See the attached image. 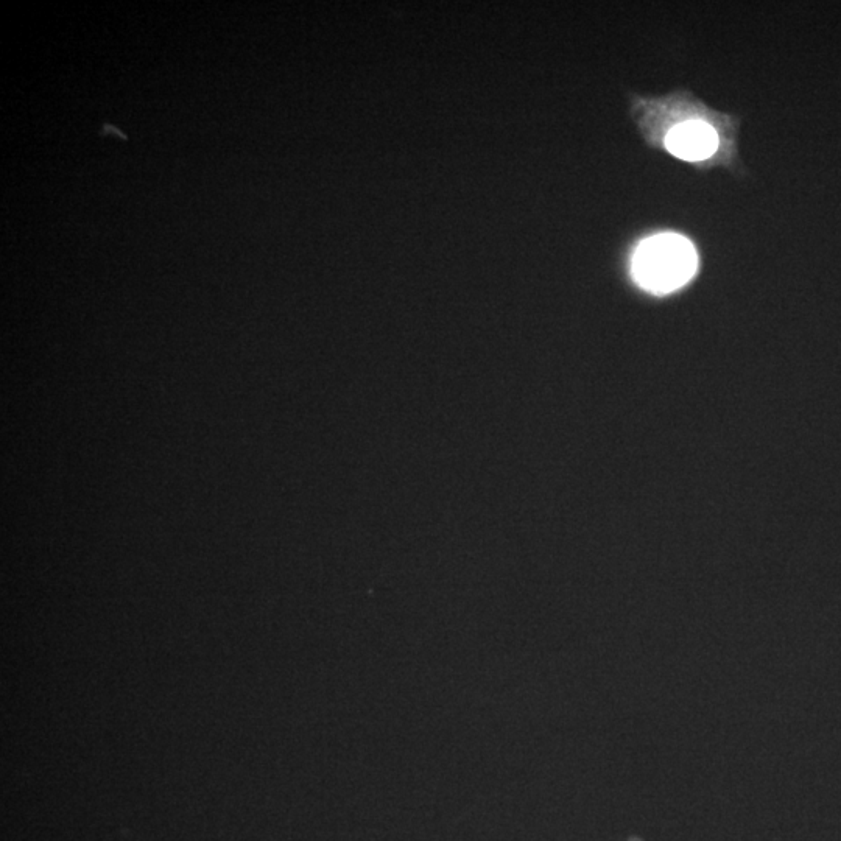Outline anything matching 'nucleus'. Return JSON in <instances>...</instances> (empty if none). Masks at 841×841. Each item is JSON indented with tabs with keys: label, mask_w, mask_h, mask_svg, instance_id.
Instances as JSON below:
<instances>
[{
	"label": "nucleus",
	"mask_w": 841,
	"mask_h": 841,
	"mask_svg": "<svg viewBox=\"0 0 841 841\" xmlns=\"http://www.w3.org/2000/svg\"><path fill=\"white\" fill-rule=\"evenodd\" d=\"M631 114L651 147L697 166H731L736 158V120L715 113L690 92L664 99L631 97Z\"/></svg>",
	"instance_id": "1"
},
{
	"label": "nucleus",
	"mask_w": 841,
	"mask_h": 841,
	"mask_svg": "<svg viewBox=\"0 0 841 841\" xmlns=\"http://www.w3.org/2000/svg\"><path fill=\"white\" fill-rule=\"evenodd\" d=\"M697 270V250L680 234H656L641 242L634 251V281L655 295H667L681 289L694 278Z\"/></svg>",
	"instance_id": "2"
}]
</instances>
